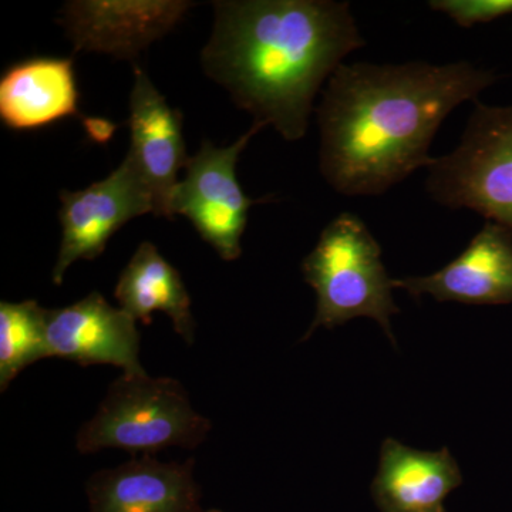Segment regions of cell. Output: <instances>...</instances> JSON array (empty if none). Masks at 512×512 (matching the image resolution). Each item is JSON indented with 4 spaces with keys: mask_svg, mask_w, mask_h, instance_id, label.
I'll return each instance as SVG.
<instances>
[{
    "mask_svg": "<svg viewBox=\"0 0 512 512\" xmlns=\"http://www.w3.org/2000/svg\"><path fill=\"white\" fill-rule=\"evenodd\" d=\"M493 73L460 62L343 63L316 107L323 180L345 197H377L427 168L448 114L477 100Z\"/></svg>",
    "mask_w": 512,
    "mask_h": 512,
    "instance_id": "obj_1",
    "label": "cell"
},
{
    "mask_svg": "<svg viewBox=\"0 0 512 512\" xmlns=\"http://www.w3.org/2000/svg\"><path fill=\"white\" fill-rule=\"evenodd\" d=\"M201 66L239 109L289 143L346 57L366 45L349 2L217 0Z\"/></svg>",
    "mask_w": 512,
    "mask_h": 512,
    "instance_id": "obj_2",
    "label": "cell"
},
{
    "mask_svg": "<svg viewBox=\"0 0 512 512\" xmlns=\"http://www.w3.org/2000/svg\"><path fill=\"white\" fill-rule=\"evenodd\" d=\"M306 284L316 293V313L308 339L318 328L332 329L356 318L376 320L393 339L390 318L400 312L393 279L382 261V247L365 221L346 211L320 232L302 262Z\"/></svg>",
    "mask_w": 512,
    "mask_h": 512,
    "instance_id": "obj_3",
    "label": "cell"
},
{
    "mask_svg": "<svg viewBox=\"0 0 512 512\" xmlns=\"http://www.w3.org/2000/svg\"><path fill=\"white\" fill-rule=\"evenodd\" d=\"M211 427L178 380L123 373L77 433L76 448L82 454L116 448L151 456L168 447H198Z\"/></svg>",
    "mask_w": 512,
    "mask_h": 512,
    "instance_id": "obj_4",
    "label": "cell"
},
{
    "mask_svg": "<svg viewBox=\"0 0 512 512\" xmlns=\"http://www.w3.org/2000/svg\"><path fill=\"white\" fill-rule=\"evenodd\" d=\"M424 187L441 207L477 212L512 232V106L476 101L460 143L433 158Z\"/></svg>",
    "mask_w": 512,
    "mask_h": 512,
    "instance_id": "obj_5",
    "label": "cell"
},
{
    "mask_svg": "<svg viewBox=\"0 0 512 512\" xmlns=\"http://www.w3.org/2000/svg\"><path fill=\"white\" fill-rule=\"evenodd\" d=\"M265 124H252L231 146L218 148L205 140L195 156L188 158L185 175L175 188L171 215L188 218L200 237L224 261L241 256V238L248 224V212L259 200L242 191L237 163L251 138Z\"/></svg>",
    "mask_w": 512,
    "mask_h": 512,
    "instance_id": "obj_6",
    "label": "cell"
},
{
    "mask_svg": "<svg viewBox=\"0 0 512 512\" xmlns=\"http://www.w3.org/2000/svg\"><path fill=\"white\" fill-rule=\"evenodd\" d=\"M60 202L62 242L52 272L55 285L63 284L74 262L99 258L110 238L127 222L154 212L153 197L128 157L106 178L84 190H63Z\"/></svg>",
    "mask_w": 512,
    "mask_h": 512,
    "instance_id": "obj_7",
    "label": "cell"
},
{
    "mask_svg": "<svg viewBox=\"0 0 512 512\" xmlns=\"http://www.w3.org/2000/svg\"><path fill=\"white\" fill-rule=\"evenodd\" d=\"M194 3L184 0H76L62 9L60 25L76 52L104 53L134 62L167 35Z\"/></svg>",
    "mask_w": 512,
    "mask_h": 512,
    "instance_id": "obj_8",
    "label": "cell"
},
{
    "mask_svg": "<svg viewBox=\"0 0 512 512\" xmlns=\"http://www.w3.org/2000/svg\"><path fill=\"white\" fill-rule=\"evenodd\" d=\"M47 357L82 366L121 367L124 375H146L140 363L137 320L99 292L60 309H47Z\"/></svg>",
    "mask_w": 512,
    "mask_h": 512,
    "instance_id": "obj_9",
    "label": "cell"
},
{
    "mask_svg": "<svg viewBox=\"0 0 512 512\" xmlns=\"http://www.w3.org/2000/svg\"><path fill=\"white\" fill-rule=\"evenodd\" d=\"M130 158L153 197L156 217L173 220L171 200L188 163L180 110L168 106L146 70L134 66L130 94Z\"/></svg>",
    "mask_w": 512,
    "mask_h": 512,
    "instance_id": "obj_10",
    "label": "cell"
},
{
    "mask_svg": "<svg viewBox=\"0 0 512 512\" xmlns=\"http://www.w3.org/2000/svg\"><path fill=\"white\" fill-rule=\"evenodd\" d=\"M394 289L414 298L464 305L512 303V232L487 221L467 248L440 271L393 279Z\"/></svg>",
    "mask_w": 512,
    "mask_h": 512,
    "instance_id": "obj_11",
    "label": "cell"
},
{
    "mask_svg": "<svg viewBox=\"0 0 512 512\" xmlns=\"http://www.w3.org/2000/svg\"><path fill=\"white\" fill-rule=\"evenodd\" d=\"M90 512H204L194 458L161 463L151 456L97 471L87 480Z\"/></svg>",
    "mask_w": 512,
    "mask_h": 512,
    "instance_id": "obj_12",
    "label": "cell"
},
{
    "mask_svg": "<svg viewBox=\"0 0 512 512\" xmlns=\"http://www.w3.org/2000/svg\"><path fill=\"white\" fill-rule=\"evenodd\" d=\"M461 483L460 467L446 447L421 451L386 439L372 495L382 512H443L447 495Z\"/></svg>",
    "mask_w": 512,
    "mask_h": 512,
    "instance_id": "obj_13",
    "label": "cell"
},
{
    "mask_svg": "<svg viewBox=\"0 0 512 512\" xmlns=\"http://www.w3.org/2000/svg\"><path fill=\"white\" fill-rule=\"evenodd\" d=\"M77 113L79 89L72 59L23 60L0 79V119L10 130H37Z\"/></svg>",
    "mask_w": 512,
    "mask_h": 512,
    "instance_id": "obj_14",
    "label": "cell"
},
{
    "mask_svg": "<svg viewBox=\"0 0 512 512\" xmlns=\"http://www.w3.org/2000/svg\"><path fill=\"white\" fill-rule=\"evenodd\" d=\"M114 296L128 315L150 325L154 312H163L173 320L174 330L192 345L195 322L191 298L180 272L174 268L156 245L143 242L121 272Z\"/></svg>",
    "mask_w": 512,
    "mask_h": 512,
    "instance_id": "obj_15",
    "label": "cell"
},
{
    "mask_svg": "<svg viewBox=\"0 0 512 512\" xmlns=\"http://www.w3.org/2000/svg\"><path fill=\"white\" fill-rule=\"evenodd\" d=\"M47 309L36 301L0 303V390L47 357Z\"/></svg>",
    "mask_w": 512,
    "mask_h": 512,
    "instance_id": "obj_16",
    "label": "cell"
},
{
    "mask_svg": "<svg viewBox=\"0 0 512 512\" xmlns=\"http://www.w3.org/2000/svg\"><path fill=\"white\" fill-rule=\"evenodd\" d=\"M429 8L468 29L511 15L512 0H430Z\"/></svg>",
    "mask_w": 512,
    "mask_h": 512,
    "instance_id": "obj_17",
    "label": "cell"
},
{
    "mask_svg": "<svg viewBox=\"0 0 512 512\" xmlns=\"http://www.w3.org/2000/svg\"><path fill=\"white\" fill-rule=\"evenodd\" d=\"M204 512H225V511H221V510H208V511H204Z\"/></svg>",
    "mask_w": 512,
    "mask_h": 512,
    "instance_id": "obj_18",
    "label": "cell"
},
{
    "mask_svg": "<svg viewBox=\"0 0 512 512\" xmlns=\"http://www.w3.org/2000/svg\"><path fill=\"white\" fill-rule=\"evenodd\" d=\"M443 512H446V511H443Z\"/></svg>",
    "mask_w": 512,
    "mask_h": 512,
    "instance_id": "obj_19",
    "label": "cell"
}]
</instances>
